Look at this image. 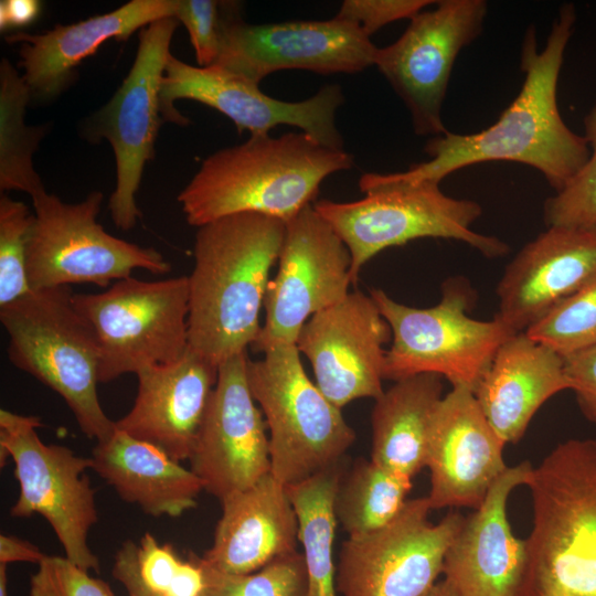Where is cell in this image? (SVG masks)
I'll use <instances>...</instances> for the list:
<instances>
[{"label": "cell", "mask_w": 596, "mask_h": 596, "mask_svg": "<svg viewBox=\"0 0 596 596\" xmlns=\"http://www.w3.org/2000/svg\"><path fill=\"white\" fill-rule=\"evenodd\" d=\"M247 363V381L269 436L270 473L299 483L343 460L355 439L341 408L312 382L295 343L263 347Z\"/></svg>", "instance_id": "obj_7"}, {"label": "cell", "mask_w": 596, "mask_h": 596, "mask_svg": "<svg viewBox=\"0 0 596 596\" xmlns=\"http://www.w3.org/2000/svg\"><path fill=\"white\" fill-rule=\"evenodd\" d=\"M412 479L371 459L344 471L334 498V513L348 538L374 533L395 520L406 505Z\"/></svg>", "instance_id": "obj_30"}, {"label": "cell", "mask_w": 596, "mask_h": 596, "mask_svg": "<svg viewBox=\"0 0 596 596\" xmlns=\"http://www.w3.org/2000/svg\"><path fill=\"white\" fill-rule=\"evenodd\" d=\"M359 187L365 194L360 200L323 199L312 204L350 252L352 285L375 255L417 238L459 241L488 258L503 256L509 251L505 242L471 228L482 213L479 203L448 196L438 183H409L394 180L387 173L366 172L361 175Z\"/></svg>", "instance_id": "obj_5"}, {"label": "cell", "mask_w": 596, "mask_h": 596, "mask_svg": "<svg viewBox=\"0 0 596 596\" xmlns=\"http://www.w3.org/2000/svg\"><path fill=\"white\" fill-rule=\"evenodd\" d=\"M583 123L589 147L588 160L561 191L545 200L547 226L596 231V100Z\"/></svg>", "instance_id": "obj_34"}, {"label": "cell", "mask_w": 596, "mask_h": 596, "mask_svg": "<svg viewBox=\"0 0 596 596\" xmlns=\"http://www.w3.org/2000/svg\"><path fill=\"white\" fill-rule=\"evenodd\" d=\"M596 276V231L547 226L507 265L494 317L524 332Z\"/></svg>", "instance_id": "obj_22"}, {"label": "cell", "mask_w": 596, "mask_h": 596, "mask_svg": "<svg viewBox=\"0 0 596 596\" xmlns=\"http://www.w3.org/2000/svg\"><path fill=\"white\" fill-rule=\"evenodd\" d=\"M179 25L166 18L141 29L135 61L116 93L87 118L83 131L91 141L106 139L116 160V187L108 202L117 228L131 230L141 213L136 203L146 163L155 157L158 130L163 124L160 85Z\"/></svg>", "instance_id": "obj_12"}, {"label": "cell", "mask_w": 596, "mask_h": 596, "mask_svg": "<svg viewBox=\"0 0 596 596\" xmlns=\"http://www.w3.org/2000/svg\"><path fill=\"white\" fill-rule=\"evenodd\" d=\"M563 358L596 345V276L524 331Z\"/></svg>", "instance_id": "obj_33"}, {"label": "cell", "mask_w": 596, "mask_h": 596, "mask_svg": "<svg viewBox=\"0 0 596 596\" xmlns=\"http://www.w3.org/2000/svg\"><path fill=\"white\" fill-rule=\"evenodd\" d=\"M34 214L26 204L1 194L0 198V307L32 289L28 279V244Z\"/></svg>", "instance_id": "obj_35"}, {"label": "cell", "mask_w": 596, "mask_h": 596, "mask_svg": "<svg viewBox=\"0 0 596 596\" xmlns=\"http://www.w3.org/2000/svg\"><path fill=\"white\" fill-rule=\"evenodd\" d=\"M217 373L216 364L190 347L175 362L141 370L134 405L115 427L179 462L189 460Z\"/></svg>", "instance_id": "obj_23"}, {"label": "cell", "mask_w": 596, "mask_h": 596, "mask_svg": "<svg viewBox=\"0 0 596 596\" xmlns=\"http://www.w3.org/2000/svg\"><path fill=\"white\" fill-rule=\"evenodd\" d=\"M72 295L68 286L31 290L0 307V321L10 362L57 393L82 433L98 443L116 427L98 398L97 343Z\"/></svg>", "instance_id": "obj_6"}, {"label": "cell", "mask_w": 596, "mask_h": 596, "mask_svg": "<svg viewBox=\"0 0 596 596\" xmlns=\"http://www.w3.org/2000/svg\"><path fill=\"white\" fill-rule=\"evenodd\" d=\"M248 360L246 351L219 365L189 458L204 490L220 501L270 472L267 426L248 386Z\"/></svg>", "instance_id": "obj_18"}, {"label": "cell", "mask_w": 596, "mask_h": 596, "mask_svg": "<svg viewBox=\"0 0 596 596\" xmlns=\"http://www.w3.org/2000/svg\"><path fill=\"white\" fill-rule=\"evenodd\" d=\"M29 596H115L110 586L65 556L45 555L30 578Z\"/></svg>", "instance_id": "obj_36"}, {"label": "cell", "mask_w": 596, "mask_h": 596, "mask_svg": "<svg viewBox=\"0 0 596 596\" xmlns=\"http://www.w3.org/2000/svg\"><path fill=\"white\" fill-rule=\"evenodd\" d=\"M174 18L189 33L199 66L213 65L220 46L221 2L177 0Z\"/></svg>", "instance_id": "obj_37"}, {"label": "cell", "mask_w": 596, "mask_h": 596, "mask_svg": "<svg viewBox=\"0 0 596 596\" xmlns=\"http://www.w3.org/2000/svg\"><path fill=\"white\" fill-rule=\"evenodd\" d=\"M235 2H221L217 65L255 84L283 70L355 74L373 66L377 47L358 25L333 18L251 24Z\"/></svg>", "instance_id": "obj_13"}, {"label": "cell", "mask_w": 596, "mask_h": 596, "mask_svg": "<svg viewBox=\"0 0 596 596\" xmlns=\"http://www.w3.org/2000/svg\"><path fill=\"white\" fill-rule=\"evenodd\" d=\"M113 576L123 584L127 596H170L157 593L142 582L137 565V544L125 541L115 555Z\"/></svg>", "instance_id": "obj_41"}, {"label": "cell", "mask_w": 596, "mask_h": 596, "mask_svg": "<svg viewBox=\"0 0 596 596\" xmlns=\"http://www.w3.org/2000/svg\"><path fill=\"white\" fill-rule=\"evenodd\" d=\"M286 222L256 213L198 227L188 276L189 347L217 366L257 340L270 270Z\"/></svg>", "instance_id": "obj_2"}, {"label": "cell", "mask_w": 596, "mask_h": 596, "mask_svg": "<svg viewBox=\"0 0 596 596\" xmlns=\"http://www.w3.org/2000/svg\"><path fill=\"white\" fill-rule=\"evenodd\" d=\"M526 487L533 525L518 596H596V439L560 443Z\"/></svg>", "instance_id": "obj_4"}, {"label": "cell", "mask_w": 596, "mask_h": 596, "mask_svg": "<svg viewBox=\"0 0 596 596\" xmlns=\"http://www.w3.org/2000/svg\"><path fill=\"white\" fill-rule=\"evenodd\" d=\"M99 353V383L180 360L189 348L188 276L115 281L99 294H74Z\"/></svg>", "instance_id": "obj_9"}, {"label": "cell", "mask_w": 596, "mask_h": 596, "mask_svg": "<svg viewBox=\"0 0 596 596\" xmlns=\"http://www.w3.org/2000/svg\"><path fill=\"white\" fill-rule=\"evenodd\" d=\"M36 0H2L0 2V29L7 31L31 24L41 13Z\"/></svg>", "instance_id": "obj_42"}, {"label": "cell", "mask_w": 596, "mask_h": 596, "mask_svg": "<svg viewBox=\"0 0 596 596\" xmlns=\"http://www.w3.org/2000/svg\"><path fill=\"white\" fill-rule=\"evenodd\" d=\"M485 0H440L409 20L392 44L377 47L374 66L406 106L418 136L448 131L441 111L459 53L483 30Z\"/></svg>", "instance_id": "obj_14"}, {"label": "cell", "mask_w": 596, "mask_h": 596, "mask_svg": "<svg viewBox=\"0 0 596 596\" xmlns=\"http://www.w3.org/2000/svg\"><path fill=\"white\" fill-rule=\"evenodd\" d=\"M581 413L596 426V345L564 358Z\"/></svg>", "instance_id": "obj_40"}, {"label": "cell", "mask_w": 596, "mask_h": 596, "mask_svg": "<svg viewBox=\"0 0 596 596\" xmlns=\"http://www.w3.org/2000/svg\"><path fill=\"white\" fill-rule=\"evenodd\" d=\"M443 390L441 376L425 373L395 381L374 400L373 462L411 479L426 467L432 421Z\"/></svg>", "instance_id": "obj_28"}, {"label": "cell", "mask_w": 596, "mask_h": 596, "mask_svg": "<svg viewBox=\"0 0 596 596\" xmlns=\"http://www.w3.org/2000/svg\"><path fill=\"white\" fill-rule=\"evenodd\" d=\"M370 296L392 331L385 380L430 373L451 387L473 392L498 349L517 333L497 317L483 321L469 316L476 295L461 277L447 279L441 299L429 308L401 304L380 288L371 289Z\"/></svg>", "instance_id": "obj_8"}, {"label": "cell", "mask_w": 596, "mask_h": 596, "mask_svg": "<svg viewBox=\"0 0 596 596\" xmlns=\"http://www.w3.org/2000/svg\"><path fill=\"white\" fill-rule=\"evenodd\" d=\"M196 560L204 576L200 596H305L306 566L302 553L283 555L248 574L219 572Z\"/></svg>", "instance_id": "obj_32"}, {"label": "cell", "mask_w": 596, "mask_h": 596, "mask_svg": "<svg viewBox=\"0 0 596 596\" xmlns=\"http://www.w3.org/2000/svg\"><path fill=\"white\" fill-rule=\"evenodd\" d=\"M504 446L473 392L451 387L439 401L430 426L426 497L432 510L478 509L509 467L503 459Z\"/></svg>", "instance_id": "obj_20"}, {"label": "cell", "mask_w": 596, "mask_h": 596, "mask_svg": "<svg viewBox=\"0 0 596 596\" xmlns=\"http://www.w3.org/2000/svg\"><path fill=\"white\" fill-rule=\"evenodd\" d=\"M159 99L163 123L189 125L190 119L175 108L174 102L191 99L225 115L240 132L267 135L275 127L287 125L328 147L343 149L336 117L344 96L338 84L326 85L304 100L287 102L266 95L258 84L217 65L193 66L170 54Z\"/></svg>", "instance_id": "obj_16"}, {"label": "cell", "mask_w": 596, "mask_h": 596, "mask_svg": "<svg viewBox=\"0 0 596 596\" xmlns=\"http://www.w3.org/2000/svg\"><path fill=\"white\" fill-rule=\"evenodd\" d=\"M41 419L0 409V466L14 464L19 496L10 509L13 518L39 514L50 524L64 556L86 571L99 561L88 544L98 520L95 490L87 470L89 457L62 445L45 444L38 435Z\"/></svg>", "instance_id": "obj_10"}, {"label": "cell", "mask_w": 596, "mask_h": 596, "mask_svg": "<svg viewBox=\"0 0 596 596\" xmlns=\"http://www.w3.org/2000/svg\"><path fill=\"white\" fill-rule=\"evenodd\" d=\"M35 544L14 535H0V564L26 562L39 564L45 556Z\"/></svg>", "instance_id": "obj_43"}, {"label": "cell", "mask_w": 596, "mask_h": 596, "mask_svg": "<svg viewBox=\"0 0 596 596\" xmlns=\"http://www.w3.org/2000/svg\"><path fill=\"white\" fill-rule=\"evenodd\" d=\"M7 568V564H0V596H9Z\"/></svg>", "instance_id": "obj_46"}, {"label": "cell", "mask_w": 596, "mask_h": 596, "mask_svg": "<svg viewBox=\"0 0 596 596\" xmlns=\"http://www.w3.org/2000/svg\"><path fill=\"white\" fill-rule=\"evenodd\" d=\"M571 387L564 358L525 332H517L498 349L473 394L500 438L515 444L539 408Z\"/></svg>", "instance_id": "obj_26"}, {"label": "cell", "mask_w": 596, "mask_h": 596, "mask_svg": "<svg viewBox=\"0 0 596 596\" xmlns=\"http://www.w3.org/2000/svg\"><path fill=\"white\" fill-rule=\"evenodd\" d=\"M427 497L407 501L383 529L341 545L337 590L341 596H424L438 582L448 547L465 517L448 512L439 522L428 519Z\"/></svg>", "instance_id": "obj_15"}, {"label": "cell", "mask_w": 596, "mask_h": 596, "mask_svg": "<svg viewBox=\"0 0 596 596\" xmlns=\"http://www.w3.org/2000/svg\"><path fill=\"white\" fill-rule=\"evenodd\" d=\"M352 166L351 153L302 131L255 135L210 155L178 202L187 222L195 227L240 213L287 222L313 204L327 177Z\"/></svg>", "instance_id": "obj_3"}, {"label": "cell", "mask_w": 596, "mask_h": 596, "mask_svg": "<svg viewBox=\"0 0 596 596\" xmlns=\"http://www.w3.org/2000/svg\"><path fill=\"white\" fill-rule=\"evenodd\" d=\"M532 470L529 460L508 467L482 504L465 517L443 565V578L458 596H518L526 544L513 534L507 504L515 488L526 486Z\"/></svg>", "instance_id": "obj_21"}, {"label": "cell", "mask_w": 596, "mask_h": 596, "mask_svg": "<svg viewBox=\"0 0 596 596\" xmlns=\"http://www.w3.org/2000/svg\"><path fill=\"white\" fill-rule=\"evenodd\" d=\"M177 0H131L107 13L57 24L40 34L15 32L8 43H21L19 65L31 97L50 102L74 81L76 67L110 39L125 41L155 21L174 18Z\"/></svg>", "instance_id": "obj_24"}, {"label": "cell", "mask_w": 596, "mask_h": 596, "mask_svg": "<svg viewBox=\"0 0 596 596\" xmlns=\"http://www.w3.org/2000/svg\"><path fill=\"white\" fill-rule=\"evenodd\" d=\"M31 93L22 74L2 58L0 64V189L22 191L35 198L44 192L33 167V155L47 128L25 124Z\"/></svg>", "instance_id": "obj_31"}, {"label": "cell", "mask_w": 596, "mask_h": 596, "mask_svg": "<svg viewBox=\"0 0 596 596\" xmlns=\"http://www.w3.org/2000/svg\"><path fill=\"white\" fill-rule=\"evenodd\" d=\"M345 471L343 460L292 486L288 493L298 524L306 566L305 596H338L333 545L338 521L334 498Z\"/></svg>", "instance_id": "obj_29"}, {"label": "cell", "mask_w": 596, "mask_h": 596, "mask_svg": "<svg viewBox=\"0 0 596 596\" xmlns=\"http://www.w3.org/2000/svg\"><path fill=\"white\" fill-rule=\"evenodd\" d=\"M103 200L98 190L78 203H65L46 191L32 199L34 221L26 262L32 290L84 283L107 288L113 280L130 277L138 268L155 275L171 270L159 251L104 230L96 221Z\"/></svg>", "instance_id": "obj_11"}, {"label": "cell", "mask_w": 596, "mask_h": 596, "mask_svg": "<svg viewBox=\"0 0 596 596\" xmlns=\"http://www.w3.org/2000/svg\"><path fill=\"white\" fill-rule=\"evenodd\" d=\"M212 545L200 557L213 570L248 574L297 552L298 518L287 486L270 472L221 501Z\"/></svg>", "instance_id": "obj_25"}, {"label": "cell", "mask_w": 596, "mask_h": 596, "mask_svg": "<svg viewBox=\"0 0 596 596\" xmlns=\"http://www.w3.org/2000/svg\"><path fill=\"white\" fill-rule=\"evenodd\" d=\"M392 331L376 304L350 291L338 304L313 315L296 345L309 360L316 384L339 408L383 392L386 349Z\"/></svg>", "instance_id": "obj_19"}, {"label": "cell", "mask_w": 596, "mask_h": 596, "mask_svg": "<svg viewBox=\"0 0 596 596\" xmlns=\"http://www.w3.org/2000/svg\"><path fill=\"white\" fill-rule=\"evenodd\" d=\"M424 596H458L454 587L444 578L438 581Z\"/></svg>", "instance_id": "obj_45"}, {"label": "cell", "mask_w": 596, "mask_h": 596, "mask_svg": "<svg viewBox=\"0 0 596 596\" xmlns=\"http://www.w3.org/2000/svg\"><path fill=\"white\" fill-rule=\"evenodd\" d=\"M92 469L127 503L152 517L177 518L196 507L201 479L152 444L117 428L96 443Z\"/></svg>", "instance_id": "obj_27"}, {"label": "cell", "mask_w": 596, "mask_h": 596, "mask_svg": "<svg viewBox=\"0 0 596 596\" xmlns=\"http://www.w3.org/2000/svg\"><path fill=\"white\" fill-rule=\"evenodd\" d=\"M183 560L170 544H161L146 532L137 544L138 572L150 589L169 595Z\"/></svg>", "instance_id": "obj_39"}, {"label": "cell", "mask_w": 596, "mask_h": 596, "mask_svg": "<svg viewBox=\"0 0 596 596\" xmlns=\"http://www.w3.org/2000/svg\"><path fill=\"white\" fill-rule=\"evenodd\" d=\"M576 17L574 4H563L542 50L538 49L534 26H529L520 54L523 84L491 126L475 134L448 130L432 137L424 148L430 157L428 161L387 174L403 182L440 184L444 178L465 167L510 161L534 168L555 192L561 191L589 157L584 135L565 124L557 104L560 73Z\"/></svg>", "instance_id": "obj_1"}, {"label": "cell", "mask_w": 596, "mask_h": 596, "mask_svg": "<svg viewBox=\"0 0 596 596\" xmlns=\"http://www.w3.org/2000/svg\"><path fill=\"white\" fill-rule=\"evenodd\" d=\"M204 587V576L196 560L191 554L188 561H183L172 583L170 596H200Z\"/></svg>", "instance_id": "obj_44"}, {"label": "cell", "mask_w": 596, "mask_h": 596, "mask_svg": "<svg viewBox=\"0 0 596 596\" xmlns=\"http://www.w3.org/2000/svg\"><path fill=\"white\" fill-rule=\"evenodd\" d=\"M430 0H345L336 18L358 25L366 35L398 20L413 19Z\"/></svg>", "instance_id": "obj_38"}, {"label": "cell", "mask_w": 596, "mask_h": 596, "mask_svg": "<svg viewBox=\"0 0 596 596\" xmlns=\"http://www.w3.org/2000/svg\"><path fill=\"white\" fill-rule=\"evenodd\" d=\"M264 300L265 321L252 348L297 342L305 323L350 292L351 255L332 226L312 204L286 222Z\"/></svg>", "instance_id": "obj_17"}]
</instances>
